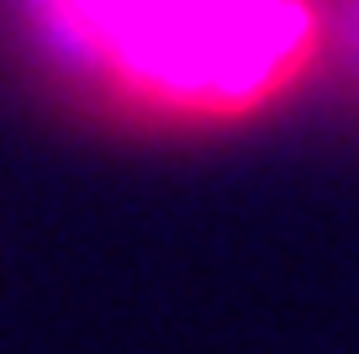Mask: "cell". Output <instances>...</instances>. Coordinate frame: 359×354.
Returning a JSON list of instances; mask_svg holds the SVG:
<instances>
[{
  "instance_id": "1",
  "label": "cell",
  "mask_w": 359,
  "mask_h": 354,
  "mask_svg": "<svg viewBox=\"0 0 359 354\" xmlns=\"http://www.w3.org/2000/svg\"><path fill=\"white\" fill-rule=\"evenodd\" d=\"M27 43L95 96L169 122H227L323 58L317 0H11Z\"/></svg>"
},
{
  "instance_id": "2",
  "label": "cell",
  "mask_w": 359,
  "mask_h": 354,
  "mask_svg": "<svg viewBox=\"0 0 359 354\" xmlns=\"http://www.w3.org/2000/svg\"><path fill=\"white\" fill-rule=\"evenodd\" d=\"M323 11V58L359 90V0H317Z\"/></svg>"
}]
</instances>
